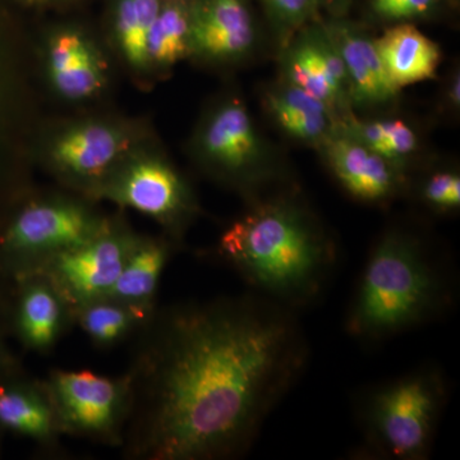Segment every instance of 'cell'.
<instances>
[{
	"label": "cell",
	"mask_w": 460,
	"mask_h": 460,
	"mask_svg": "<svg viewBox=\"0 0 460 460\" xmlns=\"http://www.w3.org/2000/svg\"><path fill=\"white\" fill-rule=\"evenodd\" d=\"M256 25L247 0H192L190 57L234 63L252 53Z\"/></svg>",
	"instance_id": "obj_7"
},
{
	"label": "cell",
	"mask_w": 460,
	"mask_h": 460,
	"mask_svg": "<svg viewBox=\"0 0 460 460\" xmlns=\"http://www.w3.org/2000/svg\"><path fill=\"white\" fill-rule=\"evenodd\" d=\"M93 53L95 48L83 33L75 30L54 33L48 45L47 62L49 77L69 71Z\"/></svg>",
	"instance_id": "obj_26"
},
{
	"label": "cell",
	"mask_w": 460,
	"mask_h": 460,
	"mask_svg": "<svg viewBox=\"0 0 460 460\" xmlns=\"http://www.w3.org/2000/svg\"><path fill=\"white\" fill-rule=\"evenodd\" d=\"M447 102L449 107L458 109L460 107V75L459 72H454L447 87Z\"/></svg>",
	"instance_id": "obj_31"
},
{
	"label": "cell",
	"mask_w": 460,
	"mask_h": 460,
	"mask_svg": "<svg viewBox=\"0 0 460 460\" xmlns=\"http://www.w3.org/2000/svg\"><path fill=\"white\" fill-rule=\"evenodd\" d=\"M323 22L343 60L353 109L385 107L394 102L399 91L387 78L375 39L344 17Z\"/></svg>",
	"instance_id": "obj_11"
},
{
	"label": "cell",
	"mask_w": 460,
	"mask_h": 460,
	"mask_svg": "<svg viewBox=\"0 0 460 460\" xmlns=\"http://www.w3.org/2000/svg\"><path fill=\"white\" fill-rule=\"evenodd\" d=\"M111 198L164 222H174L190 213L192 199L178 172L164 159L136 157L119 172Z\"/></svg>",
	"instance_id": "obj_10"
},
{
	"label": "cell",
	"mask_w": 460,
	"mask_h": 460,
	"mask_svg": "<svg viewBox=\"0 0 460 460\" xmlns=\"http://www.w3.org/2000/svg\"><path fill=\"white\" fill-rule=\"evenodd\" d=\"M16 41L0 20V157L13 146L22 105V74Z\"/></svg>",
	"instance_id": "obj_20"
},
{
	"label": "cell",
	"mask_w": 460,
	"mask_h": 460,
	"mask_svg": "<svg viewBox=\"0 0 460 460\" xmlns=\"http://www.w3.org/2000/svg\"><path fill=\"white\" fill-rule=\"evenodd\" d=\"M422 198L435 210L450 211L459 208V174L456 172L441 171L429 175L422 187Z\"/></svg>",
	"instance_id": "obj_29"
},
{
	"label": "cell",
	"mask_w": 460,
	"mask_h": 460,
	"mask_svg": "<svg viewBox=\"0 0 460 460\" xmlns=\"http://www.w3.org/2000/svg\"><path fill=\"white\" fill-rule=\"evenodd\" d=\"M22 2L29 3V4H48V3L58 2V0H22Z\"/></svg>",
	"instance_id": "obj_32"
},
{
	"label": "cell",
	"mask_w": 460,
	"mask_h": 460,
	"mask_svg": "<svg viewBox=\"0 0 460 460\" xmlns=\"http://www.w3.org/2000/svg\"><path fill=\"white\" fill-rule=\"evenodd\" d=\"M281 49L302 27L323 18L316 0H259Z\"/></svg>",
	"instance_id": "obj_24"
},
{
	"label": "cell",
	"mask_w": 460,
	"mask_h": 460,
	"mask_svg": "<svg viewBox=\"0 0 460 460\" xmlns=\"http://www.w3.org/2000/svg\"><path fill=\"white\" fill-rule=\"evenodd\" d=\"M160 0H114L113 32L118 49L135 71H147L148 32Z\"/></svg>",
	"instance_id": "obj_19"
},
{
	"label": "cell",
	"mask_w": 460,
	"mask_h": 460,
	"mask_svg": "<svg viewBox=\"0 0 460 460\" xmlns=\"http://www.w3.org/2000/svg\"><path fill=\"white\" fill-rule=\"evenodd\" d=\"M375 45L387 78L399 93L411 84L435 78L443 58L438 42L413 23L390 25L375 39Z\"/></svg>",
	"instance_id": "obj_14"
},
{
	"label": "cell",
	"mask_w": 460,
	"mask_h": 460,
	"mask_svg": "<svg viewBox=\"0 0 460 460\" xmlns=\"http://www.w3.org/2000/svg\"><path fill=\"white\" fill-rule=\"evenodd\" d=\"M131 321L126 308L111 304L91 305L83 317L84 330L99 343H111L122 337Z\"/></svg>",
	"instance_id": "obj_27"
},
{
	"label": "cell",
	"mask_w": 460,
	"mask_h": 460,
	"mask_svg": "<svg viewBox=\"0 0 460 460\" xmlns=\"http://www.w3.org/2000/svg\"><path fill=\"white\" fill-rule=\"evenodd\" d=\"M66 419L84 431H104L113 423L119 389L109 378L89 371L62 372L54 381Z\"/></svg>",
	"instance_id": "obj_15"
},
{
	"label": "cell",
	"mask_w": 460,
	"mask_h": 460,
	"mask_svg": "<svg viewBox=\"0 0 460 460\" xmlns=\"http://www.w3.org/2000/svg\"><path fill=\"white\" fill-rule=\"evenodd\" d=\"M280 51V80L319 99L335 124L353 115L343 60L323 18L302 27Z\"/></svg>",
	"instance_id": "obj_6"
},
{
	"label": "cell",
	"mask_w": 460,
	"mask_h": 460,
	"mask_svg": "<svg viewBox=\"0 0 460 460\" xmlns=\"http://www.w3.org/2000/svg\"><path fill=\"white\" fill-rule=\"evenodd\" d=\"M352 0H316L319 13L325 12L330 18H343L349 11Z\"/></svg>",
	"instance_id": "obj_30"
},
{
	"label": "cell",
	"mask_w": 460,
	"mask_h": 460,
	"mask_svg": "<svg viewBox=\"0 0 460 460\" xmlns=\"http://www.w3.org/2000/svg\"><path fill=\"white\" fill-rule=\"evenodd\" d=\"M289 314L261 301L189 311L174 321L155 381L157 458L226 456L251 440L304 363Z\"/></svg>",
	"instance_id": "obj_1"
},
{
	"label": "cell",
	"mask_w": 460,
	"mask_h": 460,
	"mask_svg": "<svg viewBox=\"0 0 460 460\" xmlns=\"http://www.w3.org/2000/svg\"><path fill=\"white\" fill-rule=\"evenodd\" d=\"M263 105L288 137L310 146L319 147L335 126L323 102L283 80L266 91Z\"/></svg>",
	"instance_id": "obj_16"
},
{
	"label": "cell",
	"mask_w": 460,
	"mask_h": 460,
	"mask_svg": "<svg viewBox=\"0 0 460 460\" xmlns=\"http://www.w3.org/2000/svg\"><path fill=\"white\" fill-rule=\"evenodd\" d=\"M337 126L404 172L419 151L417 133L402 119H359L350 115Z\"/></svg>",
	"instance_id": "obj_18"
},
{
	"label": "cell",
	"mask_w": 460,
	"mask_h": 460,
	"mask_svg": "<svg viewBox=\"0 0 460 460\" xmlns=\"http://www.w3.org/2000/svg\"><path fill=\"white\" fill-rule=\"evenodd\" d=\"M443 394L440 381L429 374L411 375L377 390L368 405L367 423L378 449L398 459L422 456Z\"/></svg>",
	"instance_id": "obj_5"
},
{
	"label": "cell",
	"mask_w": 460,
	"mask_h": 460,
	"mask_svg": "<svg viewBox=\"0 0 460 460\" xmlns=\"http://www.w3.org/2000/svg\"><path fill=\"white\" fill-rule=\"evenodd\" d=\"M193 150L208 171L241 190L262 189L279 175L274 151L239 98L224 99L208 111Z\"/></svg>",
	"instance_id": "obj_4"
},
{
	"label": "cell",
	"mask_w": 460,
	"mask_h": 460,
	"mask_svg": "<svg viewBox=\"0 0 460 460\" xmlns=\"http://www.w3.org/2000/svg\"><path fill=\"white\" fill-rule=\"evenodd\" d=\"M50 81L60 96L71 102H80L91 98L104 87V66L95 51L69 71L53 75Z\"/></svg>",
	"instance_id": "obj_25"
},
{
	"label": "cell",
	"mask_w": 460,
	"mask_h": 460,
	"mask_svg": "<svg viewBox=\"0 0 460 460\" xmlns=\"http://www.w3.org/2000/svg\"><path fill=\"white\" fill-rule=\"evenodd\" d=\"M165 262L164 248L148 244L132 252L107 296L138 304L153 296Z\"/></svg>",
	"instance_id": "obj_21"
},
{
	"label": "cell",
	"mask_w": 460,
	"mask_h": 460,
	"mask_svg": "<svg viewBox=\"0 0 460 460\" xmlns=\"http://www.w3.org/2000/svg\"><path fill=\"white\" fill-rule=\"evenodd\" d=\"M133 135L120 124L84 120L58 133L48 156L63 174L80 180L104 177L129 153Z\"/></svg>",
	"instance_id": "obj_9"
},
{
	"label": "cell",
	"mask_w": 460,
	"mask_h": 460,
	"mask_svg": "<svg viewBox=\"0 0 460 460\" xmlns=\"http://www.w3.org/2000/svg\"><path fill=\"white\" fill-rule=\"evenodd\" d=\"M441 281L420 242L392 230L378 241L354 301L349 326L363 338H383L434 313Z\"/></svg>",
	"instance_id": "obj_3"
},
{
	"label": "cell",
	"mask_w": 460,
	"mask_h": 460,
	"mask_svg": "<svg viewBox=\"0 0 460 460\" xmlns=\"http://www.w3.org/2000/svg\"><path fill=\"white\" fill-rule=\"evenodd\" d=\"M60 307L56 296L47 287H32L21 305V326L27 341L35 347L53 343L59 330Z\"/></svg>",
	"instance_id": "obj_22"
},
{
	"label": "cell",
	"mask_w": 460,
	"mask_h": 460,
	"mask_svg": "<svg viewBox=\"0 0 460 460\" xmlns=\"http://www.w3.org/2000/svg\"><path fill=\"white\" fill-rule=\"evenodd\" d=\"M100 234L99 226L75 205L33 204L23 208L7 232L9 246L20 251H66Z\"/></svg>",
	"instance_id": "obj_12"
},
{
	"label": "cell",
	"mask_w": 460,
	"mask_h": 460,
	"mask_svg": "<svg viewBox=\"0 0 460 460\" xmlns=\"http://www.w3.org/2000/svg\"><path fill=\"white\" fill-rule=\"evenodd\" d=\"M220 246L253 287L292 305L313 299L334 262L319 220L284 196L253 206L224 233Z\"/></svg>",
	"instance_id": "obj_2"
},
{
	"label": "cell",
	"mask_w": 460,
	"mask_h": 460,
	"mask_svg": "<svg viewBox=\"0 0 460 460\" xmlns=\"http://www.w3.org/2000/svg\"><path fill=\"white\" fill-rule=\"evenodd\" d=\"M190 4L192 0H160L147 38L148 71H168L190 57Z\"/></svg>",
	"instance_id": "obj_17"
},
{
	"label": "cell",
	"mask_w": 460,
	"mask_h": 460,
	"mask_svg": "<svg viewBox=\"0 0 460 460\" xmlns=\"http://www.w3.org/2000/svg\"><path fill=\"white\" fill-rule=\"evenodd\" d=\"M131 253L123 239L99 234L62 251L57 257V274L77 298H102L111 292Z\"/></svg>",
	"instance_id": "obj_13"
},
{
	"label": "cell",
	"mask_w": 460,
	"mask_h": 460,
	"mask_svg": "<svg viewBox=\"0 0 460 460\" xmlns=\"http://www.w3.org/2000/svg\"><path fill=\"white\" fill-rule=\"evenodd\" d=\"M317 148L335 180L354 199L381 204L404 186V172L337 124Z\"/></svg>",
	"instance_id": "obj_8"
},
{
	"label": "cell",
	"mask_w": 460,
	"mask_h": 460,
	"mask_svg": "<svg viewBox=\"0 0 460 460\" xmlns=\"http://www.w3.org/2000/svg\"><path fill=\"white\" fill-rule=\"evenodd\" d=\"M445 4L450 5L452 8H456L458 5L459 0H444Z\"/></svg>",
	"instance_id": "obj_33"
},
{
	"label": "cell",
	"mask_w": 460,
	"mask_h": 460,
	"mask_svg": "<svg viewBox=\"0 0 460 460\" xmlns=\"http://www.w3.org/2000/svg\"><path fill=\"white\" fill-rule=\"evenodd\" d=\"M444 0H370L372 14L384 22L413 23L435 17Z\"/></svg>",
	"instance_id": "obj_28"
},
{
	"label": "cell",
	"mask_w": 460,
	"mask_h": 460,
	"mask_svg": "<svg viewBox=\"0 0 460 460\" xmlns=\"http://www.w3.org/2000/svg\"><path fill=\"white\" fill-rule=\"evenodd\" d=\"M0 423L30 436L44 438L50 432L51 417L47 405L18 390H0Z\"/></svg>",
	"instance_id": "obj_23"
}]
</instances>
